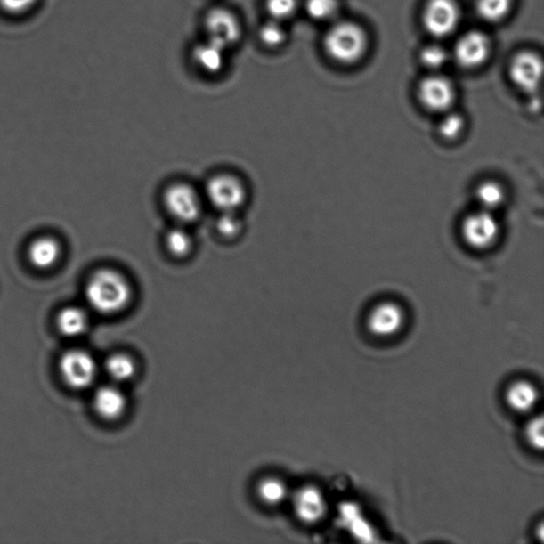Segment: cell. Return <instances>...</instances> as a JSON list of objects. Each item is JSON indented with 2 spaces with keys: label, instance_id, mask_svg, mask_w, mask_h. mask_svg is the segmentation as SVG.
I'll return each mask as SVG.
<instances>
[{
  "label": "cell",
  "instance_id": "cell-1",
  "mask_svg": "<svg viewBox=\"0 0 544 544\" xmlns=\"http://www.w3.org/2000/svg\"><path fill=\"white\" fill-rule=\"evenodd\" d=\"M85 295L93 311L113 316L128 309L134 300V288L127 274L119 269L102 267L87 279Z\"/></svg>",
  "mask_w": 544,
  "mask_h": 544
},
{
  "label": "cell",
  "instance_id": "cell-2",
  "mask_svg": "<svg viewBox=\"0 0 544 544\" xmlns=\"http://www.w3.org/2000/svg\"><path fill=\"white\" fill-rule=\"evenodd\" d=\"M323 45L333 61L343 65L354 64L367 52V33L353 21H338L328 30Z\"/></svg>",
  "mask_w": 544,
  "mask_h": 544
},
{
  "label": "cell",
  "instance_id": "cell-3",
  "mask_svg": "<svg viewBox=\"0 0 544 544\" xmlns=\"http://www.w3.org/2000/svg\"><path fill=\"white\" fill-rule=\"evenodd\" d=\"M162 205L175 224L189 227L199 221L207 203L202 191L194 185L175 181L164 189Z\"/></svg>",
  "mask_w": 544,
  "mask_h": 544
},
{
  "label": "cell",
  "instance_id": "cell-4",
  "mask_svg": "<svg viewBox=\"0 0 544 544\" xmlns=\"http://www.w3.org/2000/svg\"><path fill=\"white\" fill-rule=\"evenodd\" d=\"M207 205L217 213L240 212L248 202L245 181L232 173H218L207 179L202 191Z\"/></svg>",
  "mask_w": 544,
  "mask_h": 544
},
{
  "label": "cell",
  "instance_id": "cell-5",
  "mask_svg": "<svg viewBox=\"0 0 544 544\" xmlns=\"http://www.w3.org/2000/svg\"><path fill=\"white\" fill-rule=\"evenodd\" d=\"M460 233L470 248L482 251L496 245L501 227L494 213L479 208L464 219Z\"/></svg>",
  "mask_w": 544,
  "mask_h": 544
},
{
  "label": "cell",
  "instance_id": "cell-6",
  "mask_svg": "<svg viewBox=\"0 0 544 544\" xmlns=\"http://www.w3.org/2000/svg\"><path fill=\"white\" fill-rule=\"evenodd\" d=\"M59 372L69 387L81 390L90 387L97 377V364L89 353L73 349L59 361Z\"/></svg>",
  "mask_w": 544,
  "mask_h": 544
},
{
  "label": "cell",
  "instance_id": "cell-7",
  "mask_svg": "<svg viewBox=\"0 0 544 544\" xmlns=\"http://www.w3.org/2000/svg\"><path fill=\"white\" fill-rule=\"evenodd\" d=\"M459 20V8L455 0H428L422 13L425 28L438 38L452 35Z\"/></svg>",
  "mask_w": 544,
  "mask_h": 544
},
{
  "label": "cell",
  "instance_id": "cell-8",
  "mask_svg": "<svg viewBox=\"0 0 544 544\" xmlns=\"http://www.w3.org/2000/svg\"><path fill=\"white\" fill-rule=\"evenodd\" d=\"M418 99L427 111L444 114L452 110L455 99V87L446 77L433 75L421 80L418 85Z\"/></svg>",
  "mask_w": 544,
  "mask_h": 544
},
{
  "label": "cell",
  "instance_id": "cell-9",
  "mask_svg": "<svg viewBox=\"0 0 544 544\" xmlns=\"http://www.w3.org/2000/svg\"><path fill=\"white\" fill-rule=\"evenodd\" d=\"M491 42L482 31H469L461 36L454 47V59L461 68H480L491 56Z\"/></svg>",
  "mask_w": 544,
  "mask_h": 544
},
{
  "label": "cell",
  "instance_id": "cell-10",
  "mask_svg": "<svg viewBox=\"0 0 544 544\" xmlns=\"http://www.w3.org/2000/svg\"><path fill=\"white\" fill-rule=\"evenodd\" d=\"M542 71V59L532 52L516 54L509 65L510 80L520 91L527 94L537 92L540 85Z\"/></svg>",
  "mask_w": 544,
  "mask_h": 544
},
{
  "label": "cell",
  "instance_id": "cell-11",
  "mask_svg": "<svg viewBox=\"0 0 544 544\" xmlns=\"http://www.w3.org/2000/svg\"><path fill=\"white\" fill-rule=\"evenodd\" d=\"M404 323V310L392 301H385L373 307L367 320L368 329L378 337H394L402 329Z\"/></svg>",
  "mask_w": 544,
  "mask_h": 544
},
{
  "label": "cell",
  "instance_id": "cell-12",
  "mask_svg": "<svg viewBox=\"0 0 544 544\" xmlns=\"http://www.w3.org/2000/svg\"><path fill=\"white\" fill-rule=\"evenodd\" d=\"M208 40L224 48L234 45L241 35L240 24L236 16L227 9L217 8L206 18Z\"/></svg>",
  "mask_w": 544,
  "mask_h": 544
},
{
  "label": "cell",
  "instance_id": "cell-13",
  "mask_svg": "<svg viewBox=\"0 0 544 544\" xmlns=\"http://www.w3.org/2000/svg\"><path fill=\"white\" fill-rule=\"evenodd\" d=\"M293 507L296 518L306 524H317L328 510L326 499L315 486H304L296 491L293 496Z\"/></svg>",
  "mask_w": 544,
  "mask_h": 544
},
{
  "label": "cell",
  "instance_id": "cell-14",
  "mask_svg": "<svg viewBox=\"0 0 544 544\" xmlns=\"http://www.w3.org/2000/svg\"><path fill=\"white\" fill-rule=\"evenodd\" d=\"M93 408L101 419L118 420L127 409V399L118 387L102 386L96 390L93 398Z\"/></svg>",
  "mask_w": 544,
  "mask_h": 544
},
{
  "label": "cell",
  "instance_id": "cell-15",
  "mask_svg": "<svg viewBox=\"0 0 544 544\" xmlns=\"http://www.w3.org/2000/svg\"><path fill=\"white\" fill-rule=\"evenodd\" d=\"M61 256L62 247L52 236H41L36 239L27 249V256L31 265L40 271H47L56 266Z\"/></svg>",
  "mask_w": 544,
  "mask_h": 544
},
{
  "label": "cell",
  "instance_id": "cell-16",
  "mask_svg": "<svg viewBox=\"0 0 544 544\" xmlns=\"http://www.w3.org/2000/svg\"><path fill=\"white\" fill-rule=\"evenodd\" d=\"M163 244L167 255L174 260L184 261L194 254L195 239L189 227L185 225L175 224L173 228L167 230L164 235Z\"/></svg>",
  "mask_w": 544,
  "mask_h": 544
},
{
  "label": "cell",
  "instance_id": "cell-17",
  "mask_svg": "<svg viewBox=\"0 0 544 544\" xmlns=\"http://www.w3.org/2000/svg\"><path fill=\"white\" fill-rule=\"evenodd\" d=\"M227 48L207 40L195 48L194 58L198 66L207 74H217L222 71L225 61Z\"/></svg>",
  "mask_w": 544,
  "mask_h": 544
},
{
  "label": "cell",
  "instance_id": "cell-18",
  "mask_svg": "<svg viewBox=\"0 0 544 544\" xmlns=\"http://www.w3.org/2000/svg\"><path fill=\"white\" fill-rule=\"evenodd\" d=\"M89 323V316L79 306H66L57 316L58 329L66 337H77L85 334Z\"/></svg>",
  "mask_w": 544,
  "mask_h": 544
},
{
  "label": "cell",
  "instance_id": "cell-19",
  "mask_svg": "<svg viewBox=\"0 0 544 544\" xmlns=\"http://www.w3.org/2000/svg\"><path fill=\"white\" fill-rule=\"evenodd\" d=\"M538 398L540 395L534 385L525 381L514 383L505 394L509 408L519 413H526L534 408Z\"/></svg>",
  "mask_w": 544,
  "mask_h": 544
},
{
  "label": "cell",
  "instance_id": "cell-20",
  "mask_svg": "<svg viewBox=\"0 0 544 544\" xmlns=\"http://www.w3.org/2000/svg\"><path fill=\"white\" fill-rule=\"evenodd\" d=\"M507 190L494 180L483 181L475 190L476 202L483 211L496 212L507 201Z\"/></svg>",
  "mask_w": 544,
  "mask_h": 544
},
{
  "label": "cell",
  "instance_id": "cell-21",
  "mask_svg": "<svg viewBox=\"0 0 544 544\" xmlns=\"http://www.w3.org/2000/svg\"><path fill=\"white\" fill-rule=\"evenodd\" d=\"M257 497L268 507H279L288 497V488L278 477H266L258 483L256 488Z\"/></svg>",
  "mask_w": 544,
  "mask_h": 544
},
{
  "label": "cell",
  "instance_id": "cell-22",
  "mask_svg": "<svg viewBox=\"0 0 544 544\" xmlns=\"http://www.w3.org/2000/svg\"><path fill=\"white\" fill-rule=\"evenodd\" d=\"M104 369L107 375L118 383L128 382L134 377L136 366L127 354L117 353L108 357Z\"/></svg>",
  "mask_w": 544,
  "mask_h": 544
},
{
  "label": "cell",
  "instance_id": "cell-23",
  "mask_svg": "<svg viewBox=\"0 0 544 544\" xmlns=\"http://www.w3.org/2000/svg\"><path fill=\"white\" fill-rule=\"evenodd\" d=\"M245 223L240 212L218 213L215 231L219 238L224 240H235L244 233Z\"/></svg>",
  "mask_w": 544,
  "mask_h": 544
},
{
  "label": "cell",
  "instance_id": "cell-24",
  "mask_svg": "<svg viewBox=\"0 0 544 544\" xmlns=\"http://www.w3.org/2000/svg\"><path fill=\"white\" fill-rule=\"evenodd\" d=\"M513 0H477L476 11L488 23H499L509 14Z\"/></svg>",
  "mask_w": 544,
  "mask_h": 544
},
{
  "label": "cell",
  "instance_id": "cell-25",
  "mask_svg": "<svg viewBox=\"0 0 544 544\" xmlns=\"http://www.w3.org/2000/svg\"><path fill=\"white\" fill-rule=\"evenodd\" d=\"M466 129V119L463 115L451 111L444 113L441 123L438 125L439 135L443 140L453 142L463 135Z\"/></svg>",
  "mask_w": 544,
  "mask_h": 544
},
{
  "label": "cell",
  "instance_id": "cell-26",
  "mask_svg": "<svg viewBox=\"0 0 544 544\" xmlns=\"http://www.w3.org/2000/svg\"><path fill=\"white\" fill-rule=\"evenodd\" d=\"M338 9V0H305L307 14L318 21L333 20L337 15Z\"/></svg>",
  "mask_w": 544,
  "mask_h": 544
},
{
  "label": "cell",
  "instance_id": "cell-27",
  "mask_svg": "<svg viewBox=\"0 0 544 544\" xmlns=\"http://www.w3.org/2000/svg\"><path fill=\"white\" fill-rule=\"evenodd\" d=\"M260 37L266 46L277 48L283 45L287 41V32L283 28L281 21L272 20L262 27Z\"/></svg>",
  "mask_w": 544,
  "mask_h": 544
},
{
  "label": "cell",
  "instance_id": "cell-28",
  "mask_svg": "<svg viewBox=\"0 0 544 544\" xmlns=\"http://www.w3.org/2000/svg\"><path fill=\"white\" fill-rule=\"evenodd\" d=\"M420 60L426 68L430 69H438L443 68L448 61V53L441 45L432 44L426 46L420 53Z\"/></svg>",
  "mask_w": 544,
  "mask_h": 544
},
{
  "label": "cell",
  "instance_id": "cell-29",
  "mask_svg": "<svg viewBox=\"0 0 544 544\" xmlns=\"http://www.w3.org/2000/svg\"><path fill=\"white\" fill-rule=\"evenodd\" d=\"M266 9L272 20L282 21L294 16L298 0H266Z\"/></svg>",
  "mask_w": 544,
  "mask_h": 544
},
{
  "label": "cell",
  "instance_id": "cell-30",
  "mask_svg": "<svg viewBox=\"0 0 544 544\" xmlns=\"http://www.w3.org/2000/svg\"><path fill=\"white\" fill-rule=\"evenodd\" d=\"M37 0H0V10L11 16L29 13L36 7Z\"/></svg>",
  "mask_w": 544,
  "mask_h": 544
},
{
  "label": "cell",
  "instance_id": "cell-31",
  "mask_svg": "<svg viewBox=\"0 0 544 544\" xmlns=\"http://www.w3.org/2000/svg\"><path fill=\"white\" fill-rule=\"evenodd\" d=\"M526 441L532 448L542 450L544 444L543 418L540 416L532 419L525 428Z\"/></svg>",
  "mask_w": 544,
  "mask_h": 544
}]
</instances>
